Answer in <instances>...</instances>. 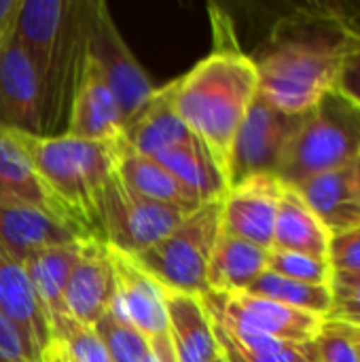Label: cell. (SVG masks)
I'll use <instances>...</instances> for the list:
<instances>
[{"label":"cell","mask_w":360,"mask_h":362,"mask_svg":"<svg viewBox=\"0 0 360 362\" xmlns=\"http://www.w3.org/2000/svg\"><path fill=\"white\" fill-rule=\"evenodd\" d=\"M282 305H289L293 310H301L320 318H327L333 305V295H331V284L329 286H318V284H303L297 280L282 278L272 272H263L257 282L244 291Z\"/></svg>","instance_id":"obj_27"},{"label":"cell","mask_w":360,"mask_h":362,"mask_svg":"<svg viewBox=\"0 0 360 362\" xmlns=\"http://www.w3.org/2000/svg\"><path fill=\"white\" fill-rule=\"evenodd\" d=\"M117 176L132 193L153 202H161L191 212L206 204L182 182H178L157 159L129 148L125 142L119 155Z\"/></svg>","instance_id":"obj_22"},{"label":"cell","mask_w":360,"mask_h":362,"mask_svg":"<svg viewBox=\"0 0 360 362\" xmlns=\"http://www.w3.org/2000/svg\"><path fill=\"white\" fill-rule=\"evenodd\" d=\"M153 159H157L178 182L193 191L202 202L223 197L229 189L214 159L199 140L170 146L157 153Z\"/></svg>","instance_id":"obj_26"},{"label":"cell","mask_w":360,"mask_h":362,"mask_svg":"<svg viewBox=\"0 0 360 362\" xmlns=\"http://www.w3.org/2000/svg\"><path fill=\"white\" fill-rule=\"evenodd\" d=\"M21 142L57 208L100 240V199L117 174L123 136L83 140L68 134L36 136L19 132Z\"/></svg>","instance_id":"obj_4"},{"label":"cell","mask_w":360,"mask_h":362,"mask_svg":"<svg viewBox=\"0 0 360 362\" xmlns=\"http://www.w3.org/2000/svg\"><path fill=\"white\" fill-rule=\"evenodd\" d=\"M360 32L337 15L284 21L257 64L259 95L282 112L306 115L337 87Z\"/></svg>","instance_id":"obj_1"},{"label":"cell","mask_w":360,"mask_h":362,"mask_svg":"<svg viewBox=\"0 0 360 362\" xmlns=\"http://www.w3.org/2000/svg\"><path fill=\"white\" fill-rule=\"evenodd\" d=\"M327 263L331 267V274L360 276V227L333 235L329 240Z\"/></svg>","instance_id":"obj_34"},{"label":"cell","mask_w":360,"mask_h":362,"mask_svg":"<svg viewBox=\"0 0 360 362\" xmlns=\"http://www.w3.org/2000/svg\"><path fill=\"white\" fill-rule=\"evenodd\" d=\"M221 214L223 197L206 202L155 246L136 255V263L170 293L208 295V265L223 231Z\"/></svg>","instance_id":"obj_6"},{"label":"cell","mask_w":360,"mask_h":362,"mask_svg":"<svg viewBox=\"0 0 360 362\" xmlns=\"http://www.w3.org/2000/svg\"><path fill=\"white\" fill-rule=\"evenodd\" d=\"M91 240H98V238H85V240L59 244V246H49L23 259L28 280L40 303V310L47 316V322L66 314L64 293H66L68 280Z\"/></svg>","instance_id":"obj_20"},{"label":"cell","mask_w":360,"mask_h":362,"mask_svg":"<svg viewBox=\"0 0 360 362\" xmlns=\"http://www.w3.org/2000/svg\"><path fill=\"white\" fill-rule=\"evenodd\" d=\"M0 312L21 333L34 361L51 344V331L45 312L32 291L25 267L0 244Z\"/></svg>","instance_id":"obj_16"},{"label":"cell","mask_w":360,"mask_h":362,"mask_svg":"<svg viewBox=\"0 0 360 362\" xmlns=\"http://www.w3.org/2000/svg\"><path fill=\"white\" fill-rule=\"evenodd\" d=\"M337 91H342L346 98H350L352 102H356L360 106V38L356 47L352 49V53L348 55L339 81H337Z\"/></svg>","instance_id":"obj_36"},{"label":"cell","mask_w":360,"mask_h":362,"mask_svg":"<svg viewBox=\"0 0 360 362\" xmlns=\"http://www.w3.org/2000/svg\"><path fill=\"white\" fill-rule=\"evenodd\" d=\"M269 250L221 231L208 265V293H244L267 272Z\"/></svg>","instance_id":"obj_23"},{"label":"cell","mask_w":360,"mask_h":362,"mask_svg":"<svg viewBox=\"0 0 360 362\" xmlns=\"http://www.w3.org/2000/svg\"><path fill=\"white\" fill-rule=\"evenodd\" d=\"M299 350H301V348H299ZM297 362H314V361H312V356H308V354H306V352L301 350V354H299Z\"/></svg>","instance_id":"obj_42"},{"label":"cell","mask_w":360,"mask_h":362,"mask_svg":"<svg viewBox=\"0 0 360 362\" xmlns=\"http://www.w3.org/2000/svg\"><path fill=\"white\" fill-rule=\"evenodd\" d=\"M312 361H314V358H312Z\"/></svg>","instance_id":"obj_46"},{"label":"cell","mask_w":360,"mask_h":362,"mask_svg":"<svg viewBox=\"0 0 360 362\" xmlns=\"http://www.w3.org/2000/svg\"><path fill=\"white\" fill-rule=\"evenodd\" d=\"M329 240L331 235L310 210V206L301 199V195L293 187H284L276 214L272 248L301 252L327 261Z\"/></svg>","instance_id":"obj_24"},{"label":"cell","mask_w":360,"mask_h":362,"mask_svg":"<svg viewBox=\"0 0 360 362\" xmlns=\"http://www.w3.org/2000/svg\"><path fill=\"white\" fill-rule=\"evenodd\" d=\"M259 93L257 64L231 32L216 30L214 51L174 81V106L206 146L227 187H231V157L240 125Z\"/></svg>","instance_id":"obj_2"},{"label":"cell","mask_w":360,"mask_h":362,"mask_svg":"<svg viewBox=\"0 0 360 362\" xmlns=\"http://www.w3.org/2000/svg\"><path fill=\"white\" fill-rule=\"evenodd\" d=\"M193 140L197 138L185 125L174 106V81L155 89L144 108L123 127V142L149 157Z\"/></svg>","instance_id":"obj_18"},{"label":"cell","mask_w":360,"mask_h":362,"mask_svg":"<svg viewBox=\"0 0 360 362\" xmlns=\"http://www.w3.org/2000/svg\"><path fill=\"white\" fill-rule=\"evenodd\" d=\"M19 2L21 0H0V38H4L13 30Z\"/></svg>","instance_id":"obj_37"},{"label":"cell","mask_w":360,"mask_h":362,"mask_svg":"<svg viewBox=\"0 0 360 362\" xmlns=\"http://www.w3.org/2000/svg\"><path fill=\"white\" fill-rule=\"evenodd\" d=\"M0 197L28 202L66 216L34 170L19 132L8 127H0Z\"/></svg>","instance_id":"obj_25"},{"label":"cell","mask_w":360,"mask_h":362,"mask_svg":"<svg viewBox=\"0 0 360 362\" xmlns=\"http://www.w3.org/2000/svg\"><path fill=\"white\" fill-rule=\"evenodd\" d=\"M293 189L310 206L331 238L360 227V197L352 165L312 176Z\"/></svg>","instance_id":"obj_19"},{"label":"cell","mask_w":360,"mask_h":362,"mask_svg":"<svg viewBox=\"0 0 360 362\" xmlns=\"http://www.w3.org/2000/svg\"><path fill=\"white\" fill-rule=\"evenodd\" d=\"M301 350L314 362H360L348 327L331 320H325L316 339L301 346Z\"/></svg>","instance_id":"obj_32"},{"label":"cell","mask_w":360,"mask_h":362,"mask_svg":"<svg viewBox=\"0 0 360 362\" xmlns=\"http://www.w3.org/2000/svg\"><path fill=\"white\" fill-rule=\"evenodd\" d=\"M93 238L70 218L47 208L0 197V244L23 263L36 250Z\"/></svg>","instance_id":"obj_14"},{"label":"cell","mask_w":360,"mask_h":362,"mask_svg":"<svg viewBox=\"0 0 360 362\" xmlns=\"http://www.w3.org/2000/svg\"><path fill=\"white\" fill-rule=\"evenodd\" d=\"M38 362H68V361H66V356L62 354V350L51 341V344H49V348L40 354Z\"/></svg>","instance_id":"obj_39"},{"label":"cell","mask_w":360,"mask_h":362,"mask_svg":"<svg viewBox=\"0 0 360 362\" xmlns=\"http://www.w3.org/2000/svg\"><path fill=\"white\" fill-rule=\"evenodd\" d=\"M112 293L115 274L108 246L102 240H91L68 280L64 310L70 318L93 327L108 312Z\"/></svg>","instance_id":"obj_17"},{"label":"cell","mask_w":360,"mask_h":362,"mask_svg":"<svg viewBox=\"0 0 360 362\" xmlns=\"http://www.w3.org/2000/svg\"><path fill=\"white\" fill-rule=\"evenodd\" d=\"M352 174H354V185H356V193L360 197V153L359 157L354 159V163H352Z\"/></svg>","instance_id":"obj_40"},{"label":"cell","mask_w":360,"mask_h":362,"mask_svg":"<svg viewBox=\"0 0 360 362\" xmlns=\"http://www.w3.org/2000/svg\"><path fill=\"white\" fill-rule=\"evenodd\" d=\"M123 112L112 89L95 62L85 53L64 134L83 140H117L123 136Z\"/></svg>","instance_id":"obj_15"},{"label":"cell","mask_w":360,"mask_h":362,"mask_svg":"<svg viewBox=\"0 0 360 362\" xmlns=\"http://www.w3.org/2000/svg\"><path fill=\"white\" fill-rule=\"evenodd\" d=\"M49 331L51 341L64 352L68 362H110L95 327L64 314L49 322Z\"/></svg>","instance_id":"obj_29"},{"label":"cell","mask_w":360,"mask_h":362,"mask_svg":"<svg viewBox=\"0 0 360 362\" xmlns=\"http://www.w3.org/2000/svg\"><path fill=\"white\" fill-rule=\"evenodd\" d=\"M212 325H214V322H212ZM214 333H216V339H219V346H221V350L225 352V356H227L229 361L231 362H248L246 358H244V356H242V354H240V352H238V350H236V348H233V346H231V341L227 339V335H225V333H223V331H221L216 325H214Z\"/></svg>","instance_id":"obj_38"},{"label":"cell","mask_w":360,"mask_h":362,"mask_svg":"<svg viewBox=\"0 0 360 362\" xmlns=\"http://www.w3.org/2000/svg\"><path fill=\"white\" fill-rule=\"evenodd\" d=\"M212 362H231V361H229V358L225 356V352L221 350V354H219V356H216V358H214V361H212Z\"/></svg>","instance_id":"obj_43"},{"label":"cell","mask_w":360,"mask_h":362,"mask_svg":"<svg viewBox=\"0 0 360 362\" xmlns=\"http://www.w3.org/2000/svg\"><path fill=\"white\" fill-rule=\"evenodd\" d=\"M85 32V53L95 62L108 87L112 89L127 125L153 98L155 85L127 47L106 2L87 0Z\"/></svg>","instance_id":"obj_8"},{"label":"cell","mask_w":360,"mask_h":362,"mask_svg":"<svg viewBox=\"0 0 360 362\" xmlns=\"http://www.w3.org/2000/svg\"><path fill=\"white\" fill-rule=\"evenodd\" d=\"M170 339L178 362H212L221 354L212 318L202 297L166 291Z\"/></svg>","instance_id":"obj_21"},{"label":"cell","mask_w":360,"mask_h":362,"mask_svg":"<svg viewBox=\"0 0 360 362\" xmlns=\"http://www.w3.org/2000/svg\"><path fill=\"white\" fill-rule=\"evenodd\" d=\"M0 362H13V361H6V358H0Z\"/></svg>","instance_id":"obj_44"},{"label":"cell","mask_w":360,"mask_h":362,"mask_svg":"<svg viewBox=\"0 0 360 362\" xmlns=\"http://www.w3.org/2000/svg\"><path fill=\"white\" fill-rule=\"evenodd\" d=\"M93 327L110 362H142L151 354L149 341L136 329L115 318L110 312H106Z\"/></svg>","instance_id":"obj_30"},{"label":"cell","mask_w":360,"mask_h":362,"mask_svg":"<svg viewBox=\"0 0 360 362\" xmlns=\"http://www.w3.org/2000/svg\"><path fill=\"white\" fill-rule=\"evenodd\" d=\"M189 214L191 210L132 193L115 174L100 199V240L115 250L136 257L155 246Z\"/></svg>","instance_id":"obj_7"},{"label":"cell","mask_w":360,"mask_h":362,"mask_svg":"<svg viewBox=\"0 0 360 362\" xmlns=\"http://www.w3.org/2000/svg\"><path fill=\"white\" fill-rule=\"evenodd\" d=\"M212 322L227 335L231 346L248 362H297L301 350L297 346L284 344L280 339H274L269 335H263L259 331H252L248 327H242L238 322L225 320L212 312H208Z\"/></svg>","instance_id":"obj_28"},{"label":"cell","mask_w":360,"mask_h":362,"mask_svg":"<svg viewBox=\"0 0 360 362\" xmlns=\"http://www.w3.org/2000/svg\"><path fill=\"white\" fill-rule=\"evenodd\" d=\"M0 358L13 362H36L21 333L13 327V322L2 312H0Z\"/></svg>","instance_id":"obj_35"},{"label":"cell","mask_w":360,"mask_h":362,"mask_svg":"<svg viewBox=\"0 0 360 362\" xmlns=\"http://www.w3.org/2000/svg\"><path fill=\"white\" fill-rule=\"evenodd\" d=\"M346 327V325H344ZM348 331H350V335H352V341H354V348H356V354H359V361H360V329H352V327H348Z\"/></svg>","instance_id":"obj_41"},{"label":"cell","mask_w":360,"mask_h":362,"mask_svg":"<svg viewBox=\"0 0 360 362\" xmlns=\"http://www.w3.org/2000/svg\"><path fill=\"white\" fill-rule=\"evenodd\" d=\"M333 305L325 320L360 329V276L331 274Z\"/></svg>","instance_id":"obj_33"},{"label":"cell","mask_w":360,"mask_h":362,"mask_svg":"<svg viewBox=\"0 0 360 362\" xmlns=\"http://www.w3.org/2000/svg\"><path fill=\"white\" fill-rule=\"evenodd\" d=\"M359 153L360 106L333 89L306 112L276 176L286 187H297L312 176L352 165Z\"/></svg>","instance_id":"obj_5"},{"label":"cell","mask_w":360,"mask_h":362,"mask_svg":"<svg viewBox=\"0 0 360 362\" xmlns=\"http://www.w3.org/2000/svg\"><path fill=\"white\" fill-rule=\"evenodd\" d=\"M62 354H64V352H62ZM66 361H68V358H66Z\"/></svg>","instance_id":"obj_45"},{"label":"cell","mask_w":360,"mask_h":362,"mask_svg":"<svg viewBox=\"0 0 360 362\" xmlns=\"http://www.w3.org/2000/svg\"><path fill=\"white\" fill-rule=\"evenodd\" d=\"M115 293L108 312L121 322L136 329L151 346V352L159 362H178L170 339L166 288L155 282L132 255L108 246Z\"/></svg>","instance_id":"obj_9"},{"label":"cell","mask_w":360,"mask_h":362,"mask_svg":"<svg viewBox=\"0 0 360 362\" xmlns=\"http://www.w3.org/2000/svg\"><path fill=\"white\" fill-rule=\"evenodd\" d=\"M0 127L42 136L40 81L15 30L0 38Z\"/></svg>","instance_id":"obj_13"},{"label":"cell","mask_w":360,"mask_h":362,"mask_svg":"<svg viewBox=\"0 0 360 362\" xmlns=\"http://www.w3.org/2000/svg\"><path fill=\"white\" fill-rule=\"evenodd\" d=\"M303 117L282 112L257 93L236 136L231 185L255 174H276Z\"/></svg>","instance_id":"obj_10"},{"label":"cell","mask_w":360,"mask_h":362,"mask_svg":"<svg viewBox=\"0 0 360 362\" xmlns=\"http://www.w3.org/2000/svg\"><path fill=\"white\" fill-rule=\"evenodd\" d=\"M284 182L276 174H255L233 182L223 195V231L272 250Z\"/></svg>","instance_id":"obj_12"},{"label":"cell","mask_w":360,"mask_h":362,"mask_svg":"<svg viewBox=\"0 0 360 362\" xmlns=\"http://www.w3.org/2000/svg\"><path fill=\"white\" fill-rule=\"evenodd\" d=\"M13 30L40 81L42 136H57L85 62L87 0H21Z\"/></svg>","instance_id":"obj_3"},{"label":"cell","mask_w":360,"mask_h":362,"mask_svg":"<svg viewBox=\"0 0 360 362\" xmlns=\"http://www.w3.org/2000/svg\"><path fill=\"white\" fill-rule=\"evenodd\" d=\"M208 312L280 339L291 346H306L312 344L325 322V318L293 310L289 305L250 295V293H208L202 297Z\"/></svg>","instance_id":"obj_11"},{"label":"cell","mask_w":360,"mask_h":362,"mask_svg":"<svg viewBox=\"0 0 360 362\" xmlns=\"http://www.w3.org/2000/svg\"><path fill=\"white\" fill-rule=\"evenodd\" d=\"M267 272L278 274L289 280L303 282V284H318V286L331 284L329 263L310 255H301V252L272 248L267 255Z\"/></svg>","instance_id":"obj_31"}]
</instances>
